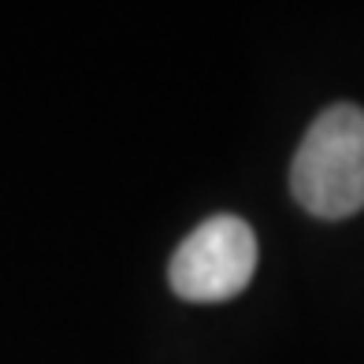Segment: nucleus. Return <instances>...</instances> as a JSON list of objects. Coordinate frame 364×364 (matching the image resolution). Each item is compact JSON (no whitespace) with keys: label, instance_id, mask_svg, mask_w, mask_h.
<instances>
[{"label":"nucleus","instance_id":"nucleus-1","mask_svg":"<svg viewBox=\"0 0 364 364\" xmlns=\"http://www.w3.org/2000/svg\"><path fill=\"white\" fill-rule=\"evenodd\" d=\"M294 201L316 220H346L364 208V112L331 105L309 127L290 164Z\"/></svg>","mask_w":364,"mask_h":364},{"label":"nucleus","instance_id":"nucleus-2","mask_svg":"<svg viewBox=\"0 0 364 364\" xmlns=\"http://www.w3.org/2000/svg\"><path fill=\"white\" fill-rule=\"evenodd\" d=\"M257 272V235L238 216H212L171 257V290L186 301H227Z\"/></svg>","mask_w":364,"mask_h":364}]
</instances>
